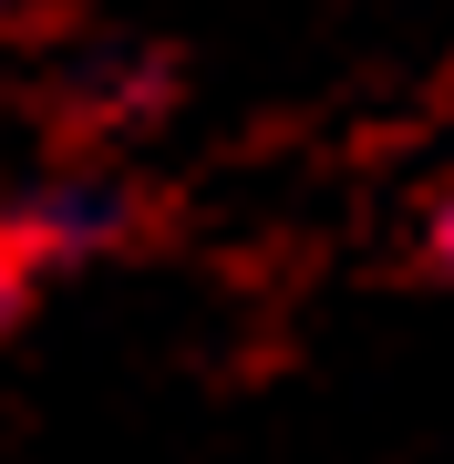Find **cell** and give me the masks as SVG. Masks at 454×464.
I'll return each mask as SVG.
<instances>
[{
  "label": "cell",
  "instance_id": "cell-3",
  "mask_svg": "<svg viewBox=\"0 0 454 464\" xmlns=\"http://www.w3.org/2000/svg\"><path fill=\"white\" fill-rule=\"evenodd\" d=\"M11 299H21V268H11V237H0V320H11Z\"/></svg>",
  "mask_w": 454,
  "mask_h": 464
},
{
  "label": "cell",
  "instance_id": "cell-2",
  "mask_svg": "<svg viewBox=\"0 0 454 464\" xmlns=\"http://www.w3.org/2000/svg\"><path fill=\"white\" fill-rule=\"evenodd\" d=\"M434 258H444V268H454V197H444V207H434Z\"/></svg>",
  "mask_w": 454,
  "mask_h": 464
},
{
  "label": "cell",
  "instance_id": "cell-1",
  "mask_svg": "<svg viewBox=\"0 0 454 464\" xmlns=\"http://www.w3.org/2000/svg\"><path fill=\"white\" fill-rule=\"evenodd\" d=\"M114 197L103 186H52V197H32V217H21V237L32 248H103V227H114Z\"/></svg>",
  "mask_w": 454,
  "mask_h": 464
}]
</instances>
